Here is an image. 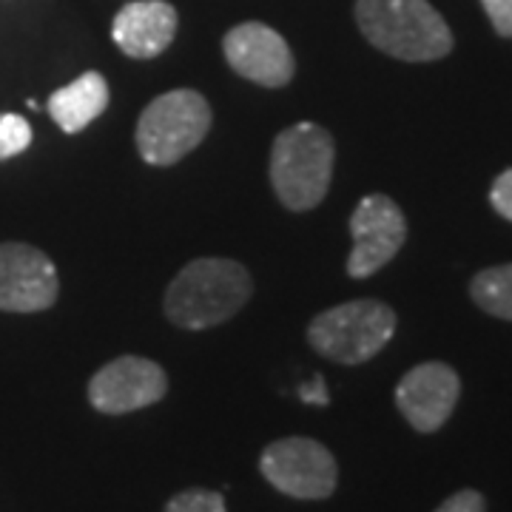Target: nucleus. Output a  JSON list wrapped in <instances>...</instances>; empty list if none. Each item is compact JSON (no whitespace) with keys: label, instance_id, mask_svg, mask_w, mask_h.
<instances>
[{"label":"nucleus","instance_id":"f257e3e1","mask_svg":"<svg viewBox=\"0 0 512 512\" xmlns=\"http://www.w3.org/2000/svg\"><path fill=\"white\" fill-rule=\"evenodd\" d=\"M254 293L251 274L220 256L188 262L165 291V316L185 330L217 328L245 308Z\"/></svg>","mask_w":512,"mask_h":512},{"label":"nucleus","instance_id":"f03ea898","mask_svg":"<svg viewBox=\"0 0 512 512\" xmlns=\"http://www.w3.org/2000/svg\"><path fill=\"white\" fill-rule=\"evenodd\" d=\"M362 35L384 55L424 63L450 55L453 35L427 0H356Z\"/></svg>","mask_w":512,"mask_h":512},{"label":"nucleus","instance_id":"7ed1b4c3","mask_svg":"<svg viewBox=\"0 0 512 512\" xmlns=\"http://www.w3.org/2000/svg\"><path fill=\"white\" fill-rule=\"evenodd\" d=\"M333 137L316 123L285 128L271 148V183L291 211H311L325 200L333 174Z\"/></svg>","mask_w":512,"mask_h":512},{"label":"nucleus","instance_id":"20e7f679","mask_svg":"<svg viewBox=\"0 0 512 512\" xmlns=\"http://www.w3.org/2000/svg\"><path fill=\"white\" fill-rule=\"evenodd\" d=\"M396 333V313L379 299H353L319 313L308 328L311 348L339 365L373 359Z\"/></svg>","mask_w":512,"mask_h":512},{"label":"nucleus","instance_id":"39448f33","mask_svg":"<svg viewBox=\"0 0 512 512\" xmlns=\"http://www.w3.org/2000/svg\"><path fill=\"white\" fill-rule=\"evenodd\" d=\"M211 131V106L200 92L177 89L148 103L137 120V151L151 165H174Z\"/></svg>","mask_w":512,"mask_h":512},{"label":"nucleus","instance_id":"423d86ee","mask_svg":"<svg viewBox=\"0 0 512 512\" xmlns=\"http://www.w3.org/2000/svg\"><path fill=\"white\" fill-rule=\"evenodd\" d=\"M259 470L274 490L305 501L328 498L339 481V467L333 453L325 444L305 436H291L268 444L259 458Z\"/></svg>","mask_w":512,"mask_h":512},{"label":"nucleus","instance_id":"0eeeda50","mask_svg":"<svg viewBox=\"0 0 512 512\" xmlns=\"http://www.w3.org/2000/svg\"><path fill=\"white\" fill-rule=\"evenodd\" d=\"M353 251L348 256V274L353 279L373 276L384 268L407 239L402 208L384 194H370L356 205L350 217Z\"/></svg>","mask_w":512,"mask_h":512},{"label":"nucleus","instance_id":"6e6552de","mask_svg":"<svg viewBox=\"0 0 512 512\" xmlns=\"http://www.w3.org/2000/svg\"><path fill=\"white\" fill-rule=\"evenodd\" d=\"M168 393V376L143 356H120L103 365L89 382V402L106 416H123L157 404Z\"/></svg>","mask_w":512,"mask_h":512},{"label":"nucleus","instance_id":"1a4fd4ad","mask_svg":"<svg viewBox=\"0 0 512 512\" xmlns=\"http://www.w3.org/2000/svg\"><path fill=\"white\" fill-rule=\"evenodd\" d=\"M57 299V268L43 251L23 242L0 245V311L35 313Z\"/></svg>","mask_w":512,"mask_h":512},{"label":"nucleus","instance_id":"9d476101","mask_svg":"<svg viewBox=\"0 0 512 512\" xmlns=\"http://www.w3.org/2000/svg\"><path fill=\"white\" fill-rule=\"evenodd\" d=\"M222 49L228 66L251 83H259L265 89H282L291 83L296 69L291 49L285 37L265 23L234 26L222 40Z\"/></svg>","mask_w":512,"mask_h":512},{"label":"nucleus","instance_id":"9b49d317","mask_svg":"<svg viewBox=\"0 0 512 512\" xmlns=\"http://www.w3.org/2000/svg\"><path fill=\"white\" fill-rule=\"evenodd\" d=\"M461 396V379L444 362H424L407 370L396 387V404L402 416L419 433H436L450 419L453 407Z\"/></svg>","mask_w":512,"mask_h":512},{"label":"nucleus","instance_id":"f8f14e48","mask_svg":"<svg viewBox=\"0 0 512 512\" xmlns=\"http://www.w3.org/2000/svg\"><path fill=\"white\" fill-rule=\"evenodd\" d=\"M177 9L165 0H134L126 3L111 26V37L120 52L137 60L157 57L177 35Z\"/></svg>","mask_w":512,"mask_h":512},{"label":"nucleus","instance_id":"ddd939ff","mask_svg":"<svg viewBox=\"0 0 512 512\" xmlns=\"http://www.w3.org/2000/svg\"><path fill=\"white\" fill-rule=\"evenodd\" d=\"M109 106V83L100 72H86L49 97V114L66 134H77Z\"/></svg>","mask_w":512,"mask_h":512},{"label":"nucleus","instance_id":"4468645a","mask_svg":"<svg viewBox=\"0 0 512 512\" xmlns=\"http://www.w3.org/2000/svg\"><path fill=\"white\" fill-rule=\"evenodd\" d=\"M470 293L481 311L512 322V262L476 274Z\"/></svg>","mask_w":512,"mask_h":512},{"label":"nucleus","instance_id":"2eb2a0df","mask_svg":"<svg viewBox=\"0 0 512 512\" xmlns=\"http://www.w3.org/2000/svg\"><path fill=\"white\" fill-rule=\"evenodd\" d=\"M32 143V126L20 114H0V160L18 157Z\"/></svg>","mask_w":512,"mask_h":512},{"label":"nucleus","instance_id":"dca6fc26","mask_svg":"<svg viewBox=\"0 0 512 512\" xmlns=\"http://www.w3.org/2000/svg\"><path fill=\"white\" fill-rule=\"evenodd\" d=\"M163 512H228V510H225V498H222V493L202 490V487H191V490H183V493L174 495V498L165 504Z\"/></svg>","mask_w":512,"mask_h":512},{"label":"nucleus","instance_id":"f3484780","mask_svg":"<svg viewBox=\"0 0 512 512\" xmlns=\"http://www.w3.org/2000/svg\"><path fill=\"white\" fill-rule=\"evenodd\" d=\"M487 18L501 37H512V0H481Z\"/></svg>","mask_w":512,"mask_h":512},{"label":"nucleus","instance_id":"a211bd4d","mask_svg":"<svg viewBox=\"0 0 512 512\" xmlns=\"http://www.w3.org/2000/svg\"><path fill=\"white\" fill-rule=\"evenodd\" d=\"M436 512H487V501L478 490H461L450 495Z\"/></svg>","mask_w":512,"mask_h":512},{"label":"nucleus","instance_id":"6ab92c4d","mask_svg":"<svg viewBox=\"0 0 512 512\" xmlns=\"http://www.w3.org/2000/svg\"><path fill=\"white\" fill-rule=\"evenodd\" d=\"M490 202L493 208L504 217V220H512V168L498 174V180L493 183V191H490Z\"/></svg>","mask_w":512,"mask_h":512},{"label":"nucleus","instance_id":"aec40b11","mask_svg":"<svg viewBox=\"0 0 512 512\" xmlns=\"http://www.w3.org/2000/svg\"><path fill=\"white\" fill-rule=\"evenodd\" d=\"M299 399L308 404H328L330 396H328V384H325V379L322 376H313L311 384H302L299 387Z\"/></svg>","mask_w":512,"mask_h":512}]
</instances>
